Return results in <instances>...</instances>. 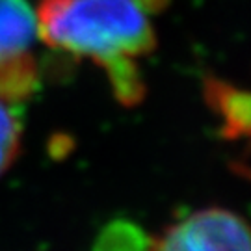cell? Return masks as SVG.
Masks as SVG:
<instances>
[{"mask_svg":"<svg viewBox=\"0 0 251 251\" xmlns=\"http://www.w3.org/2000/svg\"><path fill=\"white\" fill-rule=\"evenodd\" d=\"M34 11L37 37L97 65L156 49V32L136 0H39Z\"/></svg>","mask_w":251,"mask_h":251,"instance_id":"cell-1","label":"cell"},{"mask_svg":"<svg viewBox=\"0 0 251 251\" xmlns=\"http://www.w3.org/2000/svg\"><path fill=\"white\" fill-rule=\"evenodd\" d=\"M203 99L220 123V134L227 142L248 138L251 125L250 93L216 75L203 78Z\"/></svg>","mask_w":251,"mask_h":251,"instance_id":"cell-3","label":"cell"},{"mask_svg":"<svg viewBox=\"0 0 251 251\" xmlns=\"http://www.w3.org/2000/svg\"><path fill=\"white\" fill-rule=\"evenodd\" d=\"M23 145V121L13 104L0 100V177L15 164Z\"/></svg>","mask_w":251,"mask_h":251,"instance_id":"cell-8","label":"cell"},{"mask_svg":"<svg viewBox=\"0 0 251 251\" xmlns=\"http://www.w3.org/2000/svg\"><path fill=\"white\" fill-rule=\"evenodd\" d=\"M36 37V11L30 2L0 0V60L30 50Z\"/></svg>","mask_w":251,"mask_h":251,"instance_id":"cell-4","label":"cell"},{"mask_svg":"<svg viewBox=\"0 0 251 251\" xmlns=\"http://www.w3.org/2000/svg\"><path fill=\"white\" fill-rule=\"evenodd\" d=\"M39 86V65L30 50L0 60V100L19 104L28 100Z\"/></svg>","mask_w":251,"mask_h":251,"instance_id":"cell-5","label":"cell"},{"mask_svg":"<svg viewBox=\"0 0 251 251\" xmlns=\"http://www.w3.org/2000/svg\"><path fill=\"white\" fill-rule=\"evenodd\" d=\"M142 8H144L145 13H149V11H158L160 8H164L166 4H168V0H136Z\"/></svg>","mask_w":251,"mask_h":251,"instance_id":"cell-9","label":"cell"},{"mask_svg":"<svg viewBox=\"0 0 251 251\" xmlns=\"http://www.w3.org/2000/svg\"><path fill=\"white\" fill-rule=\"evenodd\" d=\"M99 67L106 75L117 102L123 106H136L144 100L147 88L134 58H114L100 63Z\"/></svg>","mask_w":251,"mask_h":251,"instance_id":"cell-6","label":"cell"},{"mask_svg":"<svg viewBox=\"0 0 251 251\" xmlns=\"http://www.w3.org/2000/svg\"><path fill=\"white\" fill-rule=\"evenodd\" d=\"M151 240L134 222L114 220L100 229L91 251H149Z\"/></svg>","mask_w":251,"mask_h":251,"instance_id":"cell-7","label":"cell"},{"mask_svg":"<svg viewBox=\"0 0 251 251\" xmlns=\"http://www.w3.org/2000/svg\"><path fill=\"white\" fill-rule=\"evenodd\" d=\"M149 251H251L250 227L233 210L208 206L166 227Z\"/></svg>","mask_w":251,"mask_h":251,"instance_id":"cell-2","label":"cell"}]
</instances>
